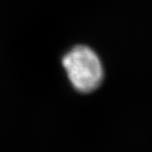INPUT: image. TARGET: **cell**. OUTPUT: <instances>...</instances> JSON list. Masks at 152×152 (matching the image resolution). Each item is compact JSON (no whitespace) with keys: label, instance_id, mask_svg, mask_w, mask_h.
Returning <instances> with one entry per match:
<instances>
[{"label":"cell","instance_id":"cell-1","mask_svg":"<svg viewBox=\"0 0 152 152\" xmlns=\"http://www.w3.org/2000/svg\"><path fill=\"white\" fill-rule=\"evenodd\" d=\"M62 65L78 92H93L103 81L104 69L101 60L92 48L85 45H77L68 51L62 58Z\"/></svg>","mask_w":152,"mask_h":152}]
</instances>
